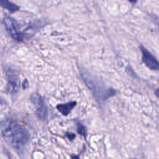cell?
I'll list each match as a JSON object with an SVG mask.
<instances>
[{
  "label": "cell",
  "mask_w": 159,
  "mask_h": 159,
  "mask_svg": "<svg viewBox=\"0 0 159 159\" xmlns=\"http://www.w3.org/2000/svg\"><path fill=\"white\" fill-rule=\"evenodd\" d=\"M1 134L7 143L20 155L23 154L30 140V134L27 129L19 123L5 120L1 124Z\"/></svg>",
  "instance_id": "obj_1"
},
{
  "label": "cell",
  "mask_w": 159,
  "mask_h": 159,
  "mask_svg": "<svg viewBox=\"0 0 159 159\" xmlns=\"http://www.w3.org/2000/svg\"><path fill=\"white\" fill-rule=\"evenodd\" d=\"M81 78L93 94L99 101H106L109 97L116 94V91L111 88H107L101 81L92 77L83 70H80Z\"/></svg>",
  "instance_id": "obj_2"
},
{
  "label": "cell",
  "mask_w": 159,
  "mask_h": 159,
  "mask_svg": "<svg viewBox=\"0 0 159 159\" xmlns=\"http://www.w3.org/2000/svg\"><path fill=\"white\" fill-rule=\"evenodd\" d=\"M4 25L9 34L10 36L18 42H23L25 40V35L20 30L19 23L11 17H6L3 20Z\"/></svg>",
  "instance_id": "obj_3"
},
{
  "label": "cell",
  "mask_w": 159,
  "mask_h": 159,
  "mask_svg": "<svg viewBox=\"0 0 159 159\" xmlns=\"http://www.w3.org/2000/svg\"><path fill=\"white\" fill-rule=\"evenodd\" d=\"M142 54V62L151 70L159 71V61L157 58L142 44L139 46Z\"/></svg>",
  "instance_id": "obj_4"
},
{
  "label": "cell",
  "mask_w": 159,
  "mask_h": 159,
  "mask_svg": "<svg viewBox=\"0 0 159 159\" xmlns=\"http://www.w3.org/2000/svg\"><path fill=\"white\" fill-rule=\"evenodd\" d=\"M30 99L35 107V112L38 117L41 120L46 119L48 115V109L42 96L39 93L34 92L30 95Z\"/></svg>",
  "instance_id": "obj_5"
},
{
  "label": "cell",
  "mask_w": 159,
  "mask_h": 159,
  "mask_svg": "<svg viewBox=\"0 0 159 159\" xmlns=\"http://www.w3.org/2000/svg\"><path fill=\"white\" fill-rule=\"evenodd\" d=\"M0 7L6 9L11 14H14L20 10V7L10 0H0Z\"/></svg>",
  "instance_id": "obj_6"
},
{
  "label": "cell",
  "mask_w": 159,
  "mask_h": 159,
  "mask_svg": "<svg viewBox=\"0 0 159 159\" xmlns=\"http://www.w3.org/2000/svg\"><path fill=\"white\" fill-rule=\"evenodd\" d=\"M76 105V101H70L65 104H60L57 106L58 111L63 116H67Z\"/></svg>",
  "instance_id": "obj_7"
},
{
  "label": "cell",
  "mask_w": 159,
  "mask_h": 159,
  "mask_svg": "<svg viewBox=\"0 0 159 159\" xmlns=\"http://www.w3.org/2000/svg\"><path fill=\"white\" fill-rule=\"evenodd\" d=\"M20 88V83L17 78L11 77L6 86V90L10 93H17Z\"/></svg>",
  "instance_id": "obj_8"
},
{
  "label": "cell",
  "mask_w": 159,
  "mask_h": 159,
  "mask_svg": "<svg viewBox=\"0 0 159 159\" xmlns=\"http://www.w3.org/2000/svg\"><path fill=\"white\" fill-rule=\"evenodd\" d=\"M76 130L79 134H80L81 135H83L84 138H86V136H87L86 129L82 124H81L80 122L77 123Z\"/></svg>",
  "instance_id": "obj_9"
},
{
  "label": "cell",
  "mask_w": 159,
  "mask_h": 159,
  "mask_svg": "<svg viewBox=\"0 0 159 159\" xmlns=\"http://www.w3.org/2000/svg\"><path fill=\"white\" fill-rule=\"evenodd\" d=\"M125 71L126 73H127L130 76L137 78V75H136V73H135V71L133 70V69L131 68L130 66L128 65L125 67Z\"/></svg>",
  "instance_id": "obj_10"
},
{
  "label": "cell",
  "mask_w": 159,
  "mask_h": 159,
  "mask_svg": "<svg viewBox=\"0 0 159 159\" xmlns=\"http://www.w3.org/2000/svg\"><path fill=\"white\" fill-rule=\"evenodd\" d=\"M66 137L71 141L73 140L75 138V134L73 133H70V132H66Z\"/></svg>",
  "instance_id": "obj_11"
},
{
  "label": "cell",
  "mask_w": 159,
  "mask_h": 159,
  "mask_svg": "<svg viewBox=\"0 0 159 159\" xmlns=\"http://www.w3.org/2000/svg\"><path fill=\"white\" fill-rule=\"evenodd\" d=\"M28 82H27V81L25 80H24V83H23V88H27L28 87Z\"/></svg>",
  "instance_id": "obj_12"
},
{
  "label": "cell",
  "mask_w": 159,
  "mask_h": 159,
  "mask_svg": "<svg viewBox=\"0 0 159 159\" xmlns=\"http://www.w3.org/2000/svg\"><path fill=\"white\" fill-rule=\"evenodd\" d=\"M128 1H129L130 4H132V5H135V4H136V3L137 2L138 0H128Z\"/></svg>",
  "instance_id": "obj_13"
},
{
  "label": "cell",
  "mask_w": 159,
  "mask_h": 159,
  "mask_svg": "<svg viewBox=\"0 0 159 159\" xmlns=\"http://www.w3.org/2000/svg\"><path fill=\"white\" fill-rule=\"evenodd\" d=\"M155 95H156L157 97H158V98H159V88H158V89H157L155 91Z\"/></svg>",
  "instance_id": "obj_14"
},
{
  "label": "cell",
  "mask_w": 159,
  "mask_h": 159,
  "mask_svg": "<svg viewBox=\"0 0 159 159\" xmlns=\"http://www.w3.org/2000/svg\"><path fill=\"white\" fill-rule=\"evenodd\" d=\"M71 158L73 159H79V157L78 156H74V155H71Z\"/></svg>",
  "instance_id": "obj_15"
}]
</instances>
